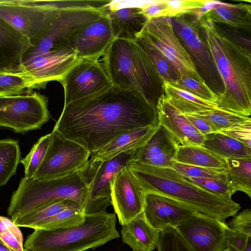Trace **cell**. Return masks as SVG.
Listing matches in <instances>:
<instances>
[{"label":"cell","mask_w":251,"mask_h":251,"mask_svg":"<svg viewBox=\"0 0 251 251\" xmlns=\"http://www.w3.org/2000/svg\"><path fill=\"white\" fill-rule=\"evenodd\" d=\"M158 123L156 109L139 92L112 85L64 105L53 130L92 154L127 130Z\"/></svg>","instance_id":"6da1fadb"},{"label":"cell","mask_w":251,"mask_h":251,"mask_svg":"<svg viewBox=\"0 0 251 251\" xmlns=\"http://www.w3.org/2000/svg\"><path fill=\"white\" fill-rule=\"evenodd\" d=\"M200 32L213 63L223 81L217 108L237 115L251 114V51L230 37L216 24L201 17Z\"/></svg>","instance_id":"7a4b0ae2"},{"label":"cell","mask_w":251,"mask_h":251,"mask_svg":"<svg viewBox=\"0 0 251 251\" xmlns=\"http://www.w3.org/2000/svg\"><path fill=\"white\" fill-rule=\"evenodd\" d=\"M127 168L146 192L170 198L197 213L222 222L235 215L240 205L232 199L220 197L199 187L170 168L157 167L131 161Z\"/></svg>","instance_id":"3957f363"},{"label":"cell","mask_w":251,"mask_h":251,"mask_svg":"<svg viewBox=\"0 0 251 251\" xmlns=\"http://www.w3.org/2000/svg\"><path fill=\"white\" fill-rule=\"evenodd\" d=\"M102 64L112 85L139 92L156 109L163 94V80L145 50L135 40L114 39L104 53Z\"/></svg>","instance_id":"277c9868"},{"label":"cell","mask_w":251,"mask_h":251,"mask_svg":"<svg viewBox=\"0 0 251 251\" xmlns=\"http://www.w3.org/2000/svg\"><path fill=\"white\" fill-rule=\"evenodd\" d=\"M115 213L105 210L85 214L83 223L55 230L34 229L24 245L27 251H85L120 237Z\"/></svg>","instance_id":"5b68a950"},{"label":"cell","mask_w":251,"mask_h":251,"mask_svg":"<svg viewBox=\"0 0 251 251\" xmlns=\"http://www.w3.org/2000/svg\"><path fill=\"white\" fill-rule=\"evenodd\" d=\"M83 166L76 171L58 178H22L11 196L7 209V214L11 220L48 203L62 199L75 201L87 214L89 202V182Z\"/></svg>","instance_id":"8992f818"},{"label":"cell","mask_w":251,"mask_h":251,"mask_svg":"<svg viewBox=\"0 0 251 251\" xmlns=\"http://www.w3.org/2000/svg\"><path fill=\"white\" fill-rule=\"evenodd\" d=\"M137 38L143 39L160 51L174 67L178 77L188 76L205 82L191 56L176 35L171 18L146 20Z\"/></svg>","instance_id":"52a82bcc"},{"label":"cell","mask_w":251,"mask_h":251,"mask_svg":"<svg viewBox=\"0 0 251 251\" xmlns=\"http://www.w3.org/2000/svg\"><path fill=\"white\" fill-rule=\"evenodd\" d=\"M58 12L51 0H0V17L27 36L32 45L44 34Z\"/></svg>","instance_id":"ba28073f"},{"label":"cell","mask_w":251,"mask_h":251,"mask_svg":"<svg viewBox=\"0 0 251 251\" xmlns=\"http://www.w3.org/2000/svg\"><path fill=\"white\" fill-rule=\"evenodd\" d=\"M48 99L37 92L0 97V127L25 133L37 129L50 117Z\"/></svg>","instance_id":"9c48e42d"},{"label":"cell","mask_w":251,"mask_h":251,"mask_svg":"<svg viewBox=\"0 0 251 251\" xmlns=\"http://www.w3.org/2000/svg\"><path fill=\"white\" fill-rule=\"evenodd\" d=\"M104 13L101 9L67 8L59 9L54 20L42 37L33 44L24 59L40 53L69 48V42L79 28Z\"/></svg>","instance_id":"30bf717a"},{"label":"cell","mask_w":251,"mask_h":251,"mask_svg":"<svg viewBox=\"0 0 251 251\" xmlns=\"http://www.w3.org/2000/svg\"><path fill=\"white\" fill-rule=\"evenodd\" d=\"M91 155L80 144L52 130L45 156L32 179H51L66 176L84 165Z\"/></svg>","instance_id":"8fae6325"},{"label":"cell","mask_w":251,"mask_h":251,"mask_svg":"<svg viewBox=\"0 0 251 251\" xmlns=\"http://www.w3.org/2000/svg\"><path fill=\"white\" fill-rule=\"evenodd\" d=\"M59 82L64 88V105L112 85L102 63L94 58H79Z\"/></svg>","instance_id":"7c38bea8"},{"label":"cell","mask_w":251,"mask_h":251,"mask_svg":"<svg viewBox=\"0 0 251 251\" xmlns=\"http://www.w3.org/2000/svg\"><path fill=\"white\" fill-rule=\"evenodd\" d=\"M138 149L121 153L100 163L87 162L93 170L89 186V207L87 214L105 210L111 205V193L116 176L132 160Z\"/></svg>","instance_id":"4fadbf2b"},{"label":"cell","mask_w":251,"mask_h":251,"mask_svg":"<svg viewBox=\"0 0 251 251\" xmlns=\"http://www.w3.org/2000/svg\"><path fill=\"white\" fill-rule=\"evenodd\" d=\"M226 225L197 213L175 228L193 251H223L226 248Z\"/></svg>","instance_id":"5bb4252c"},{"label":"cell","mask_w":251,"mask_h":251,"mask_svg":"<svg viewBox=\"0 0 251 251\" xmlns=\"http://www.w3.org/2000/svg\"><path fill=\"white\" fill-rule=\"evenodd\" d=\"M146 194L127 166L116 176L111 201L121 225L127 224L143 211Z\"/></svg>","instance_id":"9a60e30c"},{"label":"cell","mask_w":251,"mask_h":251,"mask_svg":"<svg viewBox=\"0 0 251 251\" xmlns=\"http://www.w3.org/2000/svg\"><path fill=\"white\" fill-rule=\"evenodd\" d=\"M79 59L72 49L53 50L24 59L21 69L32 75L43 88L49 81L59 82Z\"/></svg>","instance_id":"2e32d148"},{"label":"cell","mask_w":251,"mask_h":251,"mask_svg":"<svg viewBox=\"0 0 251 251\" xmlns=\"http://www.w3.org/2000/svg\"><path fill=\"white\" fill-rule=\"evenodd\" d=\"M114 39L109 20L104 12L77 30L69 46L76 51L78 58L99 59Z\"/></svg>","instance_id":"e0dca14e"},{"label":"cell","mask_w":251,"mask_h":251,"mask_svg":"<svg viewBox=\"0 0 251 251\" xmlns=\"http://www.w3.org/2000/svg\"><path fill=\"white\" fill-rule=\"evenodd\" d=\"M143 212L148 223L159 231L175 228L197 213L174 200L151 193L146 194Z\"/></svg>","instance_id":"ac0fdd59"},{"label":"cell","mask_w":251,"mask_h":251,"mask_svg":"<svg viewBox=\"0 0 251 251\" xmlns=\"http://www.w3.org/2000/svg\"><path fill=\"white\" fill-rule=\"evenodd\" d=\"M144 1L111 0L102 9L109 20L114 39L135 40L146 19L140 14Z\"/></svg>","instance_id":"d6986e66"},{"label":"cell","mask_w":251,"mask_h":251,"mask_svg":"<svg viewBox=\"0 0 251 251\" xmlns=\"http://www.w3.org/2000/svg\"><path fill=\"white\" fill-rule=\"evenodd\" d=\"M179 145L173 134L158 123L154 132L139 148L132 161L151 166L173 168Z\"/></svg>","instance_id":"ffe728a7"},{"label":"cell","mask_w":251,"mask_h":251,"mask_svg":"<svg viewBox=\"0 0 251 251\" xmlns=\"http://www.w3.org/2000/svg\"><path fill=\"white\" fill-rule=\"evenodd\" d=\"M156 111L158 122L173 134L180 145H202L204 136L167 100L164 94L158 100Z\"/></svg>","instance_id":"44dd1931"},{"label":"cell","mask_w":251,"mask_h":251,"mask_svg":"<svg viewBox=\"0 0 251 251\" xmlns=\"http://www.w3.org/2000/svg\"><path fill=\"white\" fill-rule=\"evenodd\" d=\"M30 40L0 17V70L21 69Z\"/></svg>","instance_id":"7402d4cb"},{"label":"cell","mask_w":251,"mask_h":251,"mask_svg":"<svg viewBox=\"0 0 251 251\" xmlns=\"http://www.w3.org/2000/svg\"><path fill=\"white\" fill-rule=\"evenodd\" d=\"M172 22L176 35L192 59L195 58L199 65L207 68L212 61L202 40L196 18L190 20L181 16L172 18Z\"/></svg>","instance_id":"603a6c76"},{"label":"cell","mask_w":251,"mask_h":251,"mask_svg":"<svg viewBox=\"0 0 251 251\" xmlns=\"http://www.w3.org/2000/svg\"><path fill=\"white\" fill-rule=\"evenodd\" d=\"M156 127V126H148L127 130L92 154L89 160L92 162L100 163L121 153L138 149L147 141Z\"/></svg>","instance_id":"cb8c5ba5"},{"label":"cell","mask_w":251,"mask_h":251,"mask_svg":"<svg viewBox=\"0 0 251 251\" xmlns=\"http://www.w3.org/2000/svg\"><path fill=\"white\" fill-rule=\"evenodd\" d=\"M202 16L215 24L222 23L226 25L235 31L249 32L251 30L250 4H233L219 2L203 13L198 19Z\"/></svg>","instance_id":"d4e9b609"},{"label":"cell","mask_w":251,"mask_h":251,"mask_svg":"<svg viewBox=\"0 0 251 251\" xmlns=\"http://www.w3.org/2000/svg\"><path fill=\"white\" fill-rule=\"evenodd\" d=\"M159 232L148 223L143 212L123 226L121 230L123 241L133 251H152L156 248Z\"/></svg>","instance_id":"484cf974"},{"label":"cell","mask_w":251,"mask_h":251,"mask_svg":"<svg viewBox=\"0 0 251 251\" xmlns=\"http://www.w3.org/2000/svg\"><path fill=\"white\" fill-rule=\"evenodd\" d=\"M201 146L225 159L251 158V148L220 132L204 135Z\"/></svg>","instance_id":"4316f807"},{"label":"cell","mask_w":251,"mask_h":251,"mask_svg":"<svg viewBox=\"0 0 251 251\" xmlns=\"http://www.w3.org/2000/svg\"><path fill=\"white\" fill-rule=\"evenodd\" d=\"M163 94L167 100L183 114H195L215 109V102L201 99L166 82H163Z\"/></svg>","instance_id":"83f0119b"},{"label":"cell","mask_w":251,"mask_h":251,"mask_svg":"<svg viewBox=\"0 0 251 251\" xmlns=\"http://www.w3.org/2000/svg\"><path fill=\"white\" fill-rule=\"evenodd\" d=\"M40 88L35 77L24 69L0 70V97L25 94Z\"/></svg>","instance_id":"f1b7e54d"},{"label":"cell","mask_w":251,"mask_h":251,"mask_svg":"<svg viewBox=\"0 0 251 251\" xmlns=\"http://www.w3.org/2000/svg\"><path fill=\"white\" fill-rule=\"evenodd\" d=\"M174 161L206 168L226 169L227 167L226 159L201 146L179 145Z\"/></svg>","instance_id":"f546056e"},{"label":"cell","mask_w":251,"mask_h":251,"mask_svg":"<svg viewBox=\"0 0 251 251\" xmlns=\"http://www.w3.org/2000/svg\"><path fill=\"white\" fill-rule=\"evenodd\" d=\"M226 176L232 194L241 191L251 198V158L226 159Z\"/></svg>","instance_id":"4dcf8cb0"},{"label":"cell","mask_w":251,"mask_h":251,"mask_svg":"<svg viewBox=\"0 0 251 251\" xmlns=\"http://www.w3.org/2000/svg\"><path fill=\"white\" fill-rule=\"evenodd\" d=\"M77 205H79L71 200H58L44 204L12 221L18 227H26L34 229L39 224L59 212Z\"/></svg>","instance_id":"1f68e13d"},{"label":"cell","mask_w":251,"mask_h":251,"mask_svg":"<svg viewBox=\"0 0 251 251\" xmlns=\"http://www.w3.org/2000/svg\"><path fill=\"white\" fill-rule=\"evenodd\" d=\"M21 158L19 143L12 139L0 140V187L16 173Z\"/></svg>","instance_id":"d6a6232c"},{"label":"cell","mask_w":251,"mask_h":251,"mask_svg":"<svg viewBox=\"0 0 251 251\" xmlns=\"http://www.w3.org/2000/svg\"><path fill=\"white\" fill-rule=\"evenodd\" d=\"M206 0H160V17L176 18L187 14L194 15L196 19L202 14Z\"/></svg>","instance_id":"836d02e7"},{"label":"cell","mask_w":251,"mask_h":251,"mask_svg":"<svg viewBox=\"0 0 251 251\" xmlns=\"http://www.w3.org/2000/svg\"><path fill=\"white\" fill-rule=\"evenodd\" d=\"M85 214L79 205L68 208L43 221L34 229L55 230L78 226L84 221Z\"/></svg>","instance_id":"e575fe53"},{"label":"cell","mask_w":251,"mask_h":251,"mask_svg":"<svg viewBox=\"0 0 251 251\" xmlns=\"http://www.w3.org/2000/svg\"><path fill=\"white\" fill-rule=\"evenodd\" d=\"M135 41L150 56L163 82L171 84L175 83L178 78V76L174 67L166 58L157 49L143 39L137 38Z\"/></svg>","instance_id":"d590c367"},{"label":"cell","mask_w":251,"mask_h":251,"mask_svg":"<svg viewBox=\"0 0 251 251\" xmlns=\"http://www.w3.org/2000/svg\"><path fill=\"white\" fill-rule=\"evenodd\" d=\"M191 114L205 120L211 125L214 132L251 119L250 117L237 115L218 108Z\"/></svg>","instance_id":"8d00e7d4"},{"label":"cell","mask_w":251,"mask_h":251,"mask_svg":"<svg viewBox=\"0 0 251 251\" xmlns=\"http://www.w3.org/2000/svg\"><path fill=\"white\" fill-rule=\"evenodd\" d=\"M50 141V133L41 137L33 145L29 153L21 160L25 169L24 177L33 178L42 163Z\"/></svg>","instance_id":"74e56055"},{"label":"cell","mask_w":251,"mask_h":251,"mask_svg":"<svg viewBox=\"0 0 251 251\" xmlns=\"http://www.w3.org/2000/svg\"><path fill=\"white\" fill-rule=\"evenodd\" d=\"M0 240L11 251H27L24 249L22 233L12 220L0 216Z\"/></svg>","instance_id":"f35d334b"},{"label":"cell","mask_w":251,"mask_h":251,"mask_svg":"<svg viewBox=\"0 0 251 251\" xmlns=\"http://www.w3.org/2000/svg\"><path fill=\"white\" fill-rule=\"evenodd\" d=\"M171 85L207 101L216 103L218 98V95L214 93L205 82H200L190 77L180 76Z\"/></svg>","instance_id":"ab89813d"},{"label":"cell","mask_w":251,"mask_h":251,"mask_svg":"<svg viewBox=\"0 0 251 251\" xmlns=\"http://www.w3.org/2000/svg\"><path fill=\"white\" fill-rule=\"evenodd\" d=\"M193 184L212 194L231 199V192L226 173L213 178H197L186 177Z\"/></svg>","instance_id":"60d3db41"},{"label":"cell","mask_w":251,"mask_h":251,"mask_svg":"<svg viewBox=\"0 0 251 251\" xmlns=\"http://www.w3.org/2000/svg\"><path fill=\"white\" fill-rule=\"evenodd\" d=\"M156 248L158 251H193L173 227L159 231Z\"/></svg>","instance_id":"b9f144b4"},{"label":"cell","mask_w":251,"mask_h":251,"mask_svg":"<svg viewBox=\"0 0 251 251\" xmlns=\"http://www.w3.org/2000/svg\"><path fill=\"white\" fill-rule=\"evenodd\" d=\"M173 168L188 178H205L218 177L226 173V169L211 168L189 165L174 161Z\"/></svg>","instance_id":"7bdbcfd3"},{"label":"cell","mask_w":251,"mask_h":251,"mask_svg":"<svg viewBox=\"0 0 251 251\" xmlns=\"http://www.w3.org/2000/svg\"><path fill=\"white\" fill-rule=\"evenodd\" d=\"M219 132L251 148V119L234 125Z\"/></svg>","instance_id":"ee69618b"},{"label":"cell","mask_w":251,"mask_h":251,"mask_svg":"<svg viewBox=\"0 0 251 251\" xmlns=\"http://www.w3.org/2000/svg\"><path fill=\"white\" fill-rule=\"evenodd\" d=\"M226 225L233 230L251 236V210L245 209L236 214Z\"/></svg>","instance_id":"f6af8a7d"},{"label":"cell","mask_w":251,"mask_h":251,"mask_svg":"<svg viewBox=\"0 0 251 251\" xmlns=\"http://www.w3.org/2000/svg\"><path fill=\"white\" fill-rule=\"evenodd\" d=\"M226 248H229L233 251H243L248 237L241 233L237 232L228 227L226 223L225 226Z\"/></svg>","instance_id":"bcb514c9"},{"label":"cell","mask_w":251,"mask_h":251,"mask_svg":"<svg viewBox=\"0 0 251 251\" xmlns=\"http://www.w3.org/2000/svg\"><path fill=\"white\" fill-rule=\"evenodd\" d=\"M184 115L197 130L203 135L214 132L211 125L205 120L191 114Z\"/></svg>","instance_id":"7dc6e473"},{"label":"cell","mask_w":251,"mask_h":251,"mask_svg":"<svg viewBox=\"0 0 251 251\" xmlns=\"http://www.w3.org/2000/svg\"><path fill=\"white\" fill-rule=\"evenodd\" d=\"M243 251H251V236H249Z\"/></svg>","instance_id":"c3c4849f"},{"label":"cell","mask_w":251,"mask_h":251,"mask_svg":"<svg viewBox=\"0 0 251 251\" xmlns=\"http://www.w3.org/2000/svg\"><path fill=\"white\" fill-rule=\"evenodd\" d=\"M0 251H11L0 240Z\"/></svg>","instance_id":"681fc988"},{"label":"cell","mask_w":251,"mask_h":251,"mask_svg":"<svg viewBox=\"0 0 251 251\" xmlns=\"http://www.w3.org/2000/svg\"><path fill=\"white\" fill-rule=\"evenodd\" d=\"M223 251H233L229 248H226Z\"/></svg>","instance_id":"f907efd6"}]
</instances>
